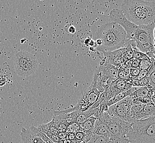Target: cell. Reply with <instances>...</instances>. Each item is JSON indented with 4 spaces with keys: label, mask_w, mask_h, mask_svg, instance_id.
Segmentation results:
<instances>
[{
    "label": "cell",
    "mask_w": 155,
    "mask_h": 143,
    "mask_svg": "<svg viewBox=\"0 0 155 143\" xmlns=\"http://www.w3.org/2000/svg\"><path fill=\"white\" fill-rule=\"evenodd\" d=\"M152 117H155V105L153 103L145 105L141 113V119Z\"/></svg>",
    "instance_id": "16"
},
{
    "label": "cell",
    "mask_w": 155,
    "mask_h": 143,
    "mask_svg": "<svg viewBox=\"0 0 155 143\" xmlns=\"http://www.w3.org/2000/svg\"><path fill=\"white\" fill-rule=\"evenodd\" d=\"M150 85L155 90V66L151 65L149 69V75Z\"/></svg>",
    "instance_id": "21"
},
{
    "label": "cell",
    "mask_w": 155,
    "mask_h": 143,
    "mask_svg": "<svg viewBox=\"0 0 155 143\" xmlns=\"http://www.w3.org/2000/svg\"><path fill=\"white\" fill-rule=\"evenodd\" d=\"M81 131L80 125L75 122H71L69 123L68 127L67 133H76L78 132Z\"/></svg>",
    "instance_id": "20"
},
{
    "label": "cell",
    "mask_w": 155,
    "mask_h": 143,
    "mask_svg": "<svg viewBox=\"0 0 155 143\" xmlns=\"http://www.w3.org/2000/svg\"><path fill=\"white\" fill-rule=\"evenodd\" d=\"M60 143H74L72 141L70 140H69L68 138H66L64 139H61Z\"/></svg>",
    "instance_id": "32"
},
{
    "label": "cell",
    "mask_w": 155,
    "mask_h": 143,
    "mask_svg": "<svg viewBox=\"0 0 155 143\" xmlns=\"http://www.w3.org/2000/svg\"><path fill=\"white\" fill-rule=\"evenodd\" d=\"M118 79V68L101 60L94 73L92 83L103 93L107 87Z\"/></svg>",
    "instance_id": "6"
},
{
    "label": "cell",
    "mask_w": 155,
    "mask_h": 143,
    "mask_svg": "<svg viewBox=\"0 0 155 143\" xmlns=\"http://www.w3.org/2000/svg\"><path fill=\"white\" fill-rule=\"evenodd\" d=\"M93 134L105 136L110 139V134L109 132L108 126L106 122L101 118H97L95 122Z\"/></svg>",
    "instance_id": "13"
},
{
    "label": "cell",
    "mask_w": 155,
    "mask_h": 143,
    "mask_svg": "<svg viewBox=\"0 0 155 143\" xmlns=\"http://www.w3.org/2000/svg\"><path fill=\"white\" fill-rule=\"evenodd\" d=\"M149 85H150V79L148 76H147L145 78L139 80V87H146Z\"/></svg>",
    "instance_id": "27"
},
{
    "label": "cell",
    "mask_w": 155,
    "mask_h": 143,
    "mask_svg": "<svg viewBox=\"0 0 155 143\" xmlns=\"http://www.w3.org/2000/svg\"><path fill=\"white\" fill-rule=\"evenodd\" d=\"M16 73L23 78L33 75L38 68V62L34 55L26 51L17 52L15 56Z\"/></svg>",
    "instance_id": "7"
},
{
    "label": "cell",
    "mask_w": 155,
    "mask_h": 143,
    "mask_svg": "<svg viewBox=\"0 0 155 143\" xmlns=\"http://www.w3.org/2000/svg\"><path fill=\"white\" fill-rule=\"evenodd\" d=\"M29 128L37 136L40 137L45 143H54L52 140H50L49 138L47 137V135L43 132V131H41L39 128L36 127L35 126H31V127H29Z\"/></svg>",
    "instance_id": "19"
},
{
    "label": "cell",
    "mask_w": 155,
    "mask_h": 143,
    "mask_svg": "<svg viewBox=\"0 0 155 143\" xmlns=\"http://www.w3.org/2000/svg\"><path fill=\"white\" fill-rule=\"evenodd\" d=\"M96 39L101 41L96 50L101 52H111L124 47L127 44V35L124 28L115 22L107 23L97 28Z\"/></svg>",
    "instance_id": "2"
},
{
    "label": "cell",
    "mask_w": 155,
    "mask_h": 143,
    "mask_svg": "<svg viewBox=\"0 0 155 143\" xmlns=\"http://www.w3.org/2000/svg\"><path fill=\"white\" fill-rule=\"evenodd\" d=\"M115 143L113 141L110 140L108 137L98 135H93L91 138V140L88 143Z\"/></svg>",
    "instance_id": "18"
},
{
    "label": "cell",
    "mask_w": 155,
    "mask_h": 143,
    "mask_svg": "<svg viewBox=\"0 0 155 143\" xmlns=\"http://www.w3.org/2000/svg\"><path fill=\"white\" fill-rule=\"evenodd\" d=\"M153 38H154V46L155 47V27L153 30Z\"/></svg>",
    "instance_id": "34"
},
{
    "label": "cell",
    "mask_w": 155,
    "mask_h": 143,
    "mask_svg": "<svg viewBox=\"0 0 155 143\" xmlns=\"http://www.w3.org/2000/svg\"><path fill=\"white\" fill-rule=\"evenodd\" d=\"M20 135L23 143H45L40 137L33 133L29 128H23Z\"/></svg>",
    "instance_id": "11"
},
{
    "label": "cell",
    "mask_w": 155,
    "mask_h": 143,
    "mask_svg": "<svg viewBox=\"0 0 155 143\" xmlns=\"http://www.w3.org/2000/svg\"><path fill=\"white\" fill-rule=\"evenodd\" d=\"M112 22L118 23L124 28L128 40L135 41L137 49L146 53L155 49L153 30L155 22L147 25H137L128 21L120 9H112L109 13Z\"/></svg>",
    "instance_id": "1"
},
{
    "label": "cell",
    "mask_w": 155,
    "mask_h": 143,
    "mask_svg": "<svg viewBox=\"0 0 155 143\" xmlns=\"http://www.w3.org/2000/svg\"><path fill=\"white\" fill-rule=\"evenodd\" d=\"M120 50L121 51L122 57L125 61V62L134 59L133 49L129 44V41H127V44L124 47Z\"/></svg>",
    "instance_id": "15"
},
{
    "label": "cell",
    "mask_w": 155,
    "mask_h": 143,
    "mask_svg": "<svg viewBox=\"0 0 155 143\" xmlns=\"http://www.w3.org/2000/svg\"><path fill=\"white\" fill-rule=\"evenodd\" d=\"M125 63L130 68H140L141 60L137 59H133L129 61L125 62Z\"/></svg>",
    "instance_id": "23"
},
{
    "label": "cell",
    "mask_w": 155,
    "mask_h": 143,
    "mask_svg": "<svg viewBox=\"0 0 155 143\" xmlns=\"http://www.w3.org/2000/svg\"><path fill=\"white\" fill-rule=\"evenodd\" d=\"M151 100H152V102L154 105H155V94H154V95L152 96V97H151Z\"/></svg>",
    "instance_id": "33"
},
{
    "label": "cell",
    "mask_w": 155,
    "mask_h": 143,
    "mask_svg": "<svg viewBox=\"0 0 155 143\" xmlns=\"http://www.w3.org/2000/svg\"><path fill=\"white\" fill-rule=\"evenodd\" d=\"M127 138L128 143H155V117L134 122Z\"/></svg>",
    "instance_id": "4"
},
{
    "label": "cell",
    "mask_w": 155,
    "mask_h": 143,
    "mask_svg": "<svg viewBox=\"0 0 155 143\" xmlns=\"http://www.w3.org/2000/svg\"><path fill=\"white\" fill-rule=\"evenodd\" d=\"M133 104V98L130 96H129L120 101L109 107L107 112L110 116L118 117L124 121L131 123L130 110Z\"/></svg>",
    "instance_id": "9"
},
{
    "label": "cell",
    "mask_w": 155,
    "mask_h": 143,
    "mask_svg": "<svg viewBox=\"0 0 155 143\" xmlns=\"http://www.w3.org/2000/svg\"><path fill=\"white\" fill-rule=\"evenodd\" d=\"M155 91V89L150 85L143 87H135V90L130 96L133 99L145 97H150L151 98L154 95Z\"/></svg>",
    "instance_id": "12"
},
{
    "label": "cell",
    "mask_w": 155,
    "mask_h": 143,
    "mask_svg": "<svg viewBox=\"0 0 155 143\" xmlns=\"http://www.w3.org/2000/svg\"><path fill=\"white\" fill-rule=\"evenodd\" d=\"M130 70L129 67L125 63L118 67V79L128 80L130 79Z\"/></svg>",
    "instance_id": "17"
},
{
    "label": "cell",
    "mask_w": 155,
    "mask_h": 143,
    "mask_svg": "<svg viewBox=\"0 0 155 143\" xmlns=\"http://www.w3.org/2000/svg\"><path fill=\"white\" fill-rule=\"evenodd\" d=\"M58 136L61 139H64L67 138L68 137V133L67 132H60Z\"/></svg>",
    "instance_id": "30"
},
{
    "label": "cell",
    "mask_w": 155,
    "mask_h": 143,
    "mask_svg": "<svg viewBox=\"0 0 155 143\" xmlns=\"http://www.w3.org/2000/svg\"><path fill=\"white\" fill-rule=\"evenodd\" d=\"M140 68H130V78H137L140 73Z\"/></svg>",
    "instance_id": "29"
},
{
    "label": "cell",
    "mask_w": 155,
    "mask_h": 143,
    "mask_svg": "<svg viewBox=\"0 0 155 143\" xmlns=\"http://www.w3.org/2000/svg\"><path fill=\"white\" fill-rule=\"evenodd\" d=\"M152 63L150 59H143L141 61L140 69V70H148L151 68Z\"/></svg>",
    "instance_id": "26"
},
{
    "label": "cell",
    "mask_w": 155,
    "mask_h": 143,
    "mask_svg": "<svg viewBox=\"0 0 155 143\" xmlns=\"http://www.w3.org/2000/svg\"><path fill=\"white\" fill-rule=\"evenodd\" d=\"M149 72V71H148V70H141L139 75L137 77V78H134V79H136V80L139 81V80H140V79H141L145 78L147 76H148Z\"/></svg>",
    "instance_id": "28"
},
{
    "label": "cell",
    "mask_w": 155,
    "mask_h": 143,
    "mask_svg": "<svg viewBox=\"0 0 155 143\" xmlns=\"http://www.w3.org/2000/svg\"><path fill=\"white\" fill-rule=\"evenodd\" d=\"M134 59H137L140 60H143V59H150L148 56L146 55V53H143L142 52L140 51L139 50L137 49H133Z\"/></svg>",
    "instance_id": "24"
},
{
    "label": "cell",
    "mask_w": 155,
    "mask_h": 143,
    "mask_svg": "<svg viewBox=\"0 0 155 143\" xmlns=\"http://www.w3.org/2000/svg\"><path fill=\"white\" fill-rule=\"evenodd\" d=\"M41 131H43V132L46 134L47 137H48L50 140H52L54 143H60L61 139L58 135L54 134L50 132L49 131H47V130H41Z\"/></svg>",
    "instance_id": "25"
},
{
    "label": "cell",
    "mask_w": 155,
    "mask_h": 143,
    "mask_svg": "<svg viewBox=\"0 0 155 143\" xmlns=\"http://www.w3.org/2000/svg\"><path fill=\"white\" fill-rule=\"evenodd\" d=\"M103 54V59L102 60L106 62L117 67H119L120 65L125 63L121 54V51L120 49L115 50L111 52H102Z\"/></svg>",
    "instance_id": "10"
},
{
    "label": "cell",
    "mask_w": 155,
    "mask_h": 143,
    "mask_svg": "<svg viewBox=\"0 0 155 143\" xmlns=\"http://www.w3.org/2000/svg\"><path fill=\"white\" fill-rule=\"evenodd\" d=\"M97 118H101L106 122L110 134V140L115 143H128L127 135L132 123L124 121L118 117L110 116L107 111L101 113Z\"/></svg>",
    "instance_id": "5"
},
{
    "label": "cell",
    "mask_w": 155,
    "mask_h": 143,
    "mask_svg": "<svg viewBox=\"0 0 155 143\" xmlns=\"http://www.w3.org/2000/svg\"><path fill=\"white\" fill-rule=\"evenodd\" d=\"M102 93L100 92L94 84L91 83L90 87L85 90L78 100L75 106L69 108L70 111L79 110L81 112L91 109L99 100Z\"/></svg>",
    "instance_id": "8"
},
{
    "label": "cell",
    "mask_w": 155,
    "mask_h": 143,
    "mask_svg": "<svg viewBox=\"0 0 155 143\" xmlns=\"http://www.w3.org/2000/svg\"><path fill=\"white\" fill-rule=\"evenodd\" d=\"M76 29L74 26H73V25L70 26L68 28V32L71 34H74L76 33Z\"/></svg>",
    "instance_id": "31"
},
{
    "label": "cell",
    "mask_w": 155,
    "mask_h": 143,
    "mask_svg": "<svg viewBox=\"0 0 155 143\" xmlns=\"http://www.w3.org/2000/svg\"><path fill=\"white\" fill-rule=\"evenodd\" d=\"M121 11L128 21L137 25H147L155 22V2L125 0Z\"/></svg>",
    "instance_id": "3"
},
{
    "label": "cell",
    "mask_w": 155,
    "mask_h": 143,
    "mask_svg": "<svg viewBox=\"0 0 155 143\" xmlns=\"http://www.w3.org/2000/svg\"><path fill=\"white\" fill-rule=\"evenodd\" d=\"M97 119V118L94 116H91L88 119H87L86 121L80 125L81 131H83L86 134L93 135V129Z\"/></svg>",
    "instance_id": "14"
},
{
    "label": "cell",
    "mask_w": 155,
    "mask_h": 143,
    "mask_svg": "<svg viewBox=\"0 0 155 143\" xmlns=\"http://www.w3.org/2000/svg\"><path fill=\"white\" fill-rule=\"evenodd\" d=\"M134 103H140L143 105H149L153 103L152 102L151 98L150 97H139L133 99Z\"/></svg>",
    "instance_id": "22"
}]
</instances>
